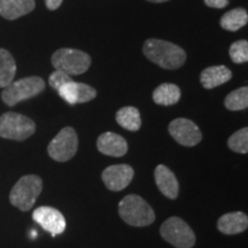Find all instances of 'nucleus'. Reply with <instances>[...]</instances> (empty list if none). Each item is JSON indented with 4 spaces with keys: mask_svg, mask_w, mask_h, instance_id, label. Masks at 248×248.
<instances>
[{
    "mask_svg": "<svg viewBox=\"0 0 248 248\" xmlns=\"http://www.w3.org/2000/svg\"><path fill=\"white\" fill-rule=\"evenodd\" d=\"M142 51L148 60L164 69H177L186 60L184 49L162 39H147Z\"/></svg>",
    "mask_w": 248,
    "mask_h": 248,
    "instance_id": "nucleus-1",
    "label": "nucleus"
},
{
    "mask_svg": "<svg viewBox=\"0 0 248 248\" xmlns=\"http://www.w3.org/2000/svg\"><path fill=\"white\" fill-rule=\"evenodd\" d=\"M119 214L126 224L131 226H147L155 221L152 207L141 197L130 194L119 203Z\"/></svg>",
    "mask_w": 248,
    "mask_h": 248,
    "instance_id": "nucleus-2",
    "label": "nucleus"
},
{
    "mask_svg": "<svg viewBox=\"0 0 248 248\" xmlns=\"http://www.w3.org/2000/svg\"><path fill=\"white\" fill-rule=\"evenodd\" d=\"M43 181L37 175H26L18 179L9 193V201L22 212L32 208L37 198L42 193Z\"/></svg>",
    "mask_w": 248,
    "mask_h": 248,
    "instance_id": "nucleus-3",
    "label": "nucleus"
},
{
    "mask_svg": "<svg viewBox=\"0 0 248 248\" xmlns=\"http://www.w3.org/2000/svg\"><path fill=\"white\" fill-rule=\"evenodd\" d=\"M45 82L38 76L26 77L12 82L8 86L4 88L1 93V99L7 106H15L18 102L36 97L40 92L44 91Z\"/></svg>",
    "mask_w": 248,
    "mask_h": 248,
    "instance_id": "nucleus-4",
    "label": "nucleus"
},
{
    "mask_svg": "<svg viewBox=\"0 0 248 248\" xmlns=\"http://www.w3.org/2000/svg\"><path fill=\"white\" fill-rule=\"evenodd\" d=\"M35 131V122L22 114L8 111L0 116V137L23 141L31 137Z\"/></svg>",
    "mask_w": 248,
    "mask_h": 248,
    "instance_id": "nucleus-5",
    "label": "nucleus"
},
{
    "mask_svg": "<svg viewBox=\"0 0 248 248\" xmlns=\"http://www.w3.org/2000/svg\"><path fill=\"white\" fill-rule=\"evenodd\" d=\"M52 64L55 70L67 75H82L91 66V58L85 52L74 48H60L52 55Z\"/></svg>",
    "mask_w": 248,
    "mask_h": 248,
    "instance_id": "nucleus-6",
    "label": "nucleus"
},
{
    "mask_svg": "<svg viewBox=\"0 0 248 248\" xmlns=\"http://www.w3.org/2000/svg\"><path fill=\"white\" fill-rule=\"evenodd\" d=\"M160 233L167 243L176 248H192L195 234L190 225L179 217H170L161 225Z\"/></svg>",
    "mask_w": 248,
    "mask_h": 248,
    "instance_id": "nucleus-7",
    "label": "nucleus"
},
{
    "mask_svg": "<svg viewBox=\"0 0 248 248\" xmlns=\"http://www.w3.org/2000/svg\"><path fill=\"white\" fill-rule=\"evenodd\" d=\"M78 150V137L75 129L66 126L52 139L48 144L47 152L52 159L58 162H66L75 156Z\"/></svg>",
    "mask_w": 248,
    "mask_h": 248,
    "instance_id": "nucleus-8",
    "label": "nucleus"
},
{
    "mask_svg": "<svg viewBox=\"0 0 248 248\" xmlns=\"http://www.w3.org/2000/svg\"><path fill=\"white\" fill-rule=\"evenodd\" d=\"M169 133L179 145L193 147L202 140V133L193 121L179 117L169 124Z\"/></svg>",
    "mask_w": 248,
    "mask_h": 248,
    "instance_id": "nucleus-9",
    "label": "nucleus"
},
{
    "mask_svg": "<svg viewBox=\"0 0 248 248\" xmlns=\"http://www.w3.org/2000/svg\"><path fill=\"white\" fill-rule=\"evenodd\" d=\"M33 221L42 226L44 230L49 232L53 237L63 233L66 230V218L61 212L53 207H38L32 213Z\"/></svg>",
    "mask_w": 248,
    "mask_h": 248,
    "instance_id": "nucleus-10",
    "label": "nucleus"
},
{
    "mask_svg": "<svg viewBox=\"0 0 248 248\" xmlns=\"http://www.w3.org/2000/svg\"><path fill=\"white\" fill-rule=\"evenodd\" d=\"M135 171L129 164H114L102 171L101 178L108 190L119 192L128 187Z\"/></svg>",
    "mask_w": 248,
    "mask_h": 248,
    "instance_id": "nucleus-11",
    "label": "nucleus"
},
{
    "mask_svg": "<svg viewBox=\"0 0 248 248\" xmlns=\"http://www.w3.org/2000/svg\"><path fill=\"white\" fill-rule=\"evenodd\" d=\"M59 95L69 105L84 104L97 97V91L84 83L70 82L58 90Z\"/></svg>",
    "mask_w": 248,
    "mask_h": 248,
    "instance_id": "nucleus-12",
    "label": "nucleus"
},
{
    "mask_svg": "<svg viewBox=\"0 0 248 248\" xmlns=\"http://www.w3.org/2000/svg\"><path fill=\"white\" fill-rule=\"evenodd\" d=\"M97 147L100 153L108 156L121 157L128 152V142L122 136L114 132H105L99 136Z\"/></svg>",
    "mask_w": 248,
    "mask_h": 248,
    "instance_id": "nucleus-13",
    "label": "nucleus"
},
{
    "mask_svg": "<svg viewBox=\"0 0 248 248\" xmlns=\"http://www.w3.org/2000/svg\"><path fill=\"white\" fill-rule=\"evenodd\" d=\"M154 178L156 183L157 188L164 197L169 199H176L179 193V184L175 173L164 164H159L155 168Z\"/></svg>",
    "mask_w": 248,
    "mask_h": 248,
    "instance_id": "nucleus-14",
    "label": "nucleus"
},
{
    "mask_svg": "<svg viewBox=\"0 0 248 248\" xmlns=\"http://www.w3.org/2000/svg\"><path fill=\"white\" fill-rule=\"evenodd\" d=\"M248 226V217L243 212H232L219 217L217 228L224 234H238L246 231Z\"/></svg>",
    "mask_w": 248,
    "mask_h": 248,
    "instance_id": "nucleus-15",
    "label": "nucleus"
},
{
    "mask_svg": "<svg viewBox=\"0 0 248 248\" xmlns=\"http://www.w3.org/2000/svg\"><path fill=\"white\" fill-rule=\"evenodd\" d=\"M35 6V0H0V15L6 20H16L32 12Z\"/></svg>",
    "mask_w": 248,
    "mask_h": 248,
    "instance_id": "nucleus-16",
    "label": "nucleus"
},
{
    "mask_svg": "<svg viewBox=\"0 0 248 248\" xmlns=\"http://www.w3.org/2000/svg\"><path fill=\"white\" fill-rule=\"evenodd\" d=\"M232 78V73L225 66H213L202 70L200 75V82L204 89H214L224 84Z\"/></svg>",
    "mask_w": 248,
    "mask_h": 248,
    "instance_id": "nucleus-17",
    "label": "nucleus"
},
{
    "mask_svg": "<svg viewBox=\"0 0 248 248\" xmlns=\"http://www.w3.org/2000/svg\"><path fill=\"white\" fill-rule=\"evenodd\" d=\"M181 95V90L177 85L172 83H163L154 90L153 100L157 105L171 106V105L177 104Z\"/></svg>",
    "mask_w": 248,
    "mask_h": 248,
    "instance_id": "nucleus-18",
    "label": "nucleus"
},
{
    "mask_svg": "<svg viewBox=\"0 0 248 248\" xmlns=\"http://www.w3.org/2000/svg\"><path fill=\"white\" fill-rule=\"evenodd\" d=\"M16 63L7 49L0 48V88H6L14 80Z\"/></svg>",
    "mask_w": 248,
    "mask_h": 248,
    "instance_id": "nucleus-19",
    "label": "nucleus"
},
{
    "mask_svg": "<svg viewBox=\"0 0 248 248\" xmlns=\"http://www.w3.org/2000/svg\"><path fill=\"white\" fill-rule=\"evenodd\" d=\"M116 122L129 131H138L141 126L140 113L136 107H123L116 113Z\"/></svg>",
    "mask_w": 248,
    "mask_h": 248,
    "instance_id": "nucleus-20",
    "label": "nucleus"
},
{
    "mask_svg": "<svg viewBox=\"0 0 248 248\" xmlns=\"http://www.w3.org/2000/svg\"><path fill=\"white\" fill-rule=\"evenodd\" d=\"M248 22V14L245 8H234L225 13L221 18V27L228 31H237Z\"/></svg>",
    "mask_w": 248,
    "mask_h": 248,
    "instance_id": "nucleus-21",
    "label": "nucleus"
},
{
    "mask_svg": "<svg viewBox=\"0 0 248 248\" xmlns=\"http://www.w3.org/2000/svg\"><path fill=\"white\" fill-rule=\"evenodd\" d=\"M224 106L229 110L237 111L244 110L248 107V88L243 86L234 91H232L226 95L224 100Z\"/></svg>",
    "mask_w": 248,
    "mask_h": 248,
    "instance_id": "nucleus-22",
    "label": "nucleus"
},
{
    "mask_svg": "<svg viewBox=\"0 0 248 248\" xmlns=\"http://www.w3.org/2000/svg\"><path fill=\"white\" fill-rule=\"evenodd\" d=\"M228 146L235 153L246 154L248 152V129L243 128L229 138Z\"/></svg>",
    "mask_w": 248,
    "mask_h": 248,
    "instance_id": "nucleus-23",
    "label": "nucleus"
},
{
    "mask_svg": "<svg viewBox=\"0 0 248 248\" xmlns=\"http://www.w3.org/2000/svg\"><path fill=\"white\" fill-rule=\"evenodd\" d=\"M231 60L234 63H245L248 61V42L247 40H238L230 46Z\"/></svg>",
    "mask_w": 248,
    "mask_h": 248,
    "instance_id": "nucleus-24",
    "label": "nucleus"
},
{
    "mask_svg": "<svg viewBox=\"0 0 248 248\" xmlns=\"http://www.w3.org/2000/svg\"><path fill=\"white\" fill-rule=\"evenodd\" d=\"M70 82H73V78L69 75H67L66 73H62L60 70H55L54 73L51 74L48 78V83L51 88L57 90V91L63 85H66L67 83Z\"/></svg>",
    "mask_w": 248,
    "mask_h": 248,
    "instance_id": "nucleus-25",
    "label": "nucleus"
},
{
    "mask_svg": "<svg viewBox=\"0 0 248 248\" xmlns=\"http://www.w3.org/2000/svg\"><path fill=\"white\" fill-rule=\"evenodd\" d=\"M204 4L207 6H209V7L212 8H224L228 6L229 4V0H203Z\"/></svg>",
    "mask_w": 248,
    "mask_h": 248,
    "instance_id": "nucleus-26",
    "label": "nucleus"
},
{
    "mask_svg": "<svg viewBox=\"0 0 248 248\" xmlns=\"http://www.w3.org/2000/svg\"><path fill=\"white\" fill-rule=\"evenodd\" d=\"M62 1H63V0H45V4L46 7H47L49 11H55V9L60 7Z\"/></svg>",
    "mask_w": 248,
    "mask_h": 248,
    "instance_id": "nucleus-27",
    "label": "nucleus"
},
{
    "mask_svg": "<svg viewBox=\"0 0 248 248\" xmlns=\"http://www.w3.org/2000/svg\"><path fill=\"white\" fill-rule=\"evenodd\" d=\"M147 1H151V2H166V1H169V0H147Z\"/></svg>",
    "mask_w": 248,
    "mask_h": 248,
    "instance_id": "nucleus-28",
    "label": "nucleus"
}]
</instances>
